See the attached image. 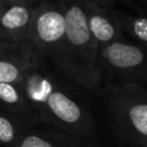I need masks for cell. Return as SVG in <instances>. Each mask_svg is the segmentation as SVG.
<instances>
[{
  "mask_svg": "<svg viewBox=\"0 0 147 147\" xmlns=\"http://www.w3.org/2000/svg\"><path fill=\"white\" fill-rule=\"evenodd\" d=\"M18 84L40 122L85 139L95 134V123L88 108L42 65V61L38 60Z\"/></svg>",
  "mask_w": 147,
  "mask_h": 147,
  "instance_id": "cell-1",
  "label": "cell"
},
{
  "mask_svg": "<svg viewBox=\"0 0 147 147\" xmlns=\"http://www.w3.org/2000/svg\"><path fill=\"white\" fill-rule=\"evenodd\" d=\"M83 1L65 7L64 63L60 72L84 88L93 91L103 78V72L99 45L90 32Z\"/></svg>",
  "mask_w": 147,
  "mask_h": 147,
  "instance_id": "cell-2",
  "label": "cell"
},
{
  "mask_svg": "<svg viewBox=\"0 0 147 147\" xmlns=\"http://www.w3.org/2000/svg\"><path fill=\"white\" fill-rule=\"evenodd\" d=\"M102 98L114 132L125 144L141 146L147 141V86L109 83Z\"/></svg>",
  "mask_w": 147,
  "mask_h": 147,
  "instance_id": "cell-3",
  "label": "cell"
},
{
  "mask_svg": "<svg viewBox=\"0 0 147 147\" xmlns=\"http://www.w3.org/2000/svg\"><path fill=\"white\" fill-rule=\"evenodd\" d=\"M65 7L52 0H42L34 7L28 40L39 61H51L59 71L64 63Z\"/></svg>",
  "mask_w": 147,
  "mask_h": 147,
  "instance_id": "cell-4",
  "label": "cell"
},
{
  "mask_svg": "<svg viewBox=\"0 0 147 147\" xmlns=\"http://www.w3.org/2000/svg\"><path fill=\"white\" fill-rule=\"evenodd\" d=\"M100 65L110 83L147 86V48L121 38L99 48Z\"/></svg>",
  "mask_w": 147,
  "mask_h": 147,
  "instance_id": "cell-5",
  "label": "cell"
},
{
  "mask_svg": "<svg viewBox=\"0 0 147 147\" xmlns=\"http://www.w3.org/2000/svg\"><path fill=\"white\" fill-rule=\"evenodd\" d=\"M38 57L29 40L0 39V83H18Z\"/></svg>",
  "mask_w": 147,
  "mask_h": 147,
  "instance_id": "cell-6",
  "label": "cell"
},
{
  "mask_svg": "<svg viewBox=\"0 0 147 147\" xmlns=\"http://www.w3.org/2000/svg\"><path fill=\"white\" fill-rule=\"evenodd\" d=\"M34 7L29 0H0V39L28 40Z\"/></svg>",
  "mask_w": 147,
  "mask_h": 147,
  "instance_id": "cell-7",
  "label": "cell"
},
{
  "mask_svg": "<svg viewBox=\"0 0 147 147\" xmlns=\"http://www.w3.org/2000/svg\"><path fill=\"white\" fill-rule=\"evenodd\" d=\"M83 7L87 25L99 48L123 38L122 26L113 7L98 3L93 0H84Z\"/></svg>",
  "mask_w": 147,
  "mask_h": 147,
  "instance_id": "cell-8",
  "label": "cell"
},
{
  "mask_svg": "<svg viewBox=\"0 0 147 147\" xmlns=\"http://www.w3.org/2000/svg\"><path fill=\"white\" fill-rule=\"evenodd\" d=\"M0 110L15 116L29 127L40 122L18 83H0Z\"/></svg>",
  "mask_w": 147,
  "mask_h": 147,
  "instance_id": "cell-9",
  "label": "cell"
},
{
  "mask_svg": "<svg viewBox=\"0 0 147 147\" xmlns=\"http://www.w3.org/2000/svg\"><path fill=\"white\" fill-rule=\"evenodd\" d=\"M17 147H88L87 139L59 130L29 131L20 140Z\"/></svg>",
  "mask_w": 147,
  "mask_h": 147,
  "instance_id": "cell-10",
  "label": "cell"
},
{
  "mask_svg": "<svg viewBox=\"0 0 147 147\" xmlns=\"http://www.w3.org/2000/svg\"><path fill=\"white\" fill-rule=\"evenodd\" d=\"M30 127L15 116L0 110V146L17 147L22 137Z\"/></svg>",
  "mask_w": 147,
  "mask_h": 147,
  "instance_id": "cell-11",
  "label": "cell"
},
{
  "mask_svg": "<svg viewBox=\"0 0 147 147\" xmlns=\"http://www.w3.org/2000/svg\"><path fill=\"white\" fill-rule=\"evenodd\" d=\"M122 31L127 34L132 41L147 48V14L130 15L116 10Z\"/></svg>",
  "mask_w": 147,
  "mask_h": 147,
  "instance_id": "cell-12",
  "label": "cell"
},
{
  "mask_svg": "<svg viewBox=\"0 0 147 147\" xmlns=\"http://www.w3.org/2000/svg\"><path fill=\"white\" fill-rule=\"evenodd\" d=\"M98 3H101V5H105V6H108V7H113L115 2H126V3H131L132 0H93Z\"/></svg>",
  "mask_w": 147,
  "mask_h": 147,
  "instance_id": "cell-13",
  "label": "cell"
},
{
  "mask_svg": "<svg viewBox=\"0 0 147 147\" xmlns=\"http://www.w3.org/2000/svg\"><path fill=\"white\" fill-rule=\"evenodd\" d=\"M59 5H62L64 7H68V6H71L74 3H77V2H82L83 0H52Z\"/></svg>",
  "mask_w": 147,
  "mask_h": 147,
  "instance_id": "cell-14",
  "label": "cell"
},
{
  "mask_svg": "<svg viewBox=\"0 0 147 147\" xmlns=\"http://www.w3.org/2000/svg\"><path fill=\"white\" fill-rule=\"evenodd\" d=\"M29 1H30V2H32V3H34V5H38L39 2H41L40 0H29Z\"/></svg>",
  "mask_w": 147,
  "mask_h": 147,
  "instance_id": "cell-15",
  "label": "cell"
},
{
  "mask_svg": "<svg viewBox=\"0 0 147 147\" xmlns=\"http://www.w3.org/2000/svg\"><path fill=\"white\" fill-rule=\"evenodd\" d=\"M139 147H147V141H146V142H145V144H142V145H141V146H139Z\"/></svg>",
  "mask_w": 147,
  "mask_h": 147,
  "instance_id": "cell-16",
  "label": "cell"
},
{
  "mask_svg": "<svg viewBox=\"0 0 147 147\" xmlns=\"http://www.w3.org/2000/svg\"><path fill=\"white\" fill-rule=\"evenodd\" d=\"M140 1H142V2H145V3H146V6H147V0H140Z\"/></svg>",
  "mask_w": 147,
  "mask_h": 147,
  "instance_id": "cell-17",
  "label": "cell"
},
{
  "mask_svg": "<svg viewBox=\"0 0 147 147\" xmlns=\"http://www.w3.org/2000/svg\"><path fill=\"white\" fill-rule=\"evenodd\" d=\"M40 1H42V0H40Z\"/></svg>",
  "mask_w": 147,
  "mask_h": 147,
  "instance_id": "cell-18",
  "label": "cell"
}]
</instances>
